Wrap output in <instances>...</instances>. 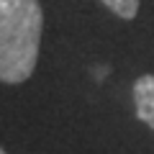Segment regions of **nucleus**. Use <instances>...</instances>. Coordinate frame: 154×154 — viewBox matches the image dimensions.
Returning a JSON list of instances; mask_svg holds the SVG:
<instances>
[{"instance_id": "obj_1", "label": "nucleus", "mask_w": 154, "mask_h": 154, "mask_svg": "<svg viewBox=\"0 0 154 154\" xmlns=\"http://www.w3.org/2000/svg\"><path fill=\"white\" fill-rule=\"evenodd\" d=\"M44 31L38 0H0V80L26 82L36 69Z\"/></svg>"}, {"instance_id": "obj_2", "label": "nucleus", "mask_w": 154, "mask_h": 154, "mask_svg": "<svg viewBox=\"0 0 154 154\" xmlns=\"http://www.w3.org/2000/svg\"><path fill=\"white\" fill-rule=\"evenodd\" d=\"M134 105L139 121L154 128V75H141L134 82Z\"/></svg>"}, {"instance_id": "obj_3", "label": "nucleus", "mask_w": 154, "mask_h": 154, "mask_svg": "<svg viewBox=\"0 0 154 154\" xmlns=\"http://www.w3.org/2000/svg\"><path fill=\"white\" fill-rule=\"evenodd\" d=\"M100 3L108 5L110 11H113L118 18H123V21H131V18H136V13H139V0H100Z\"/></svg>"}, {"instance_id": "obj_4", "label": "nucleus", "mask_w": 154, "mask_h": 154, "mask_svg": "<svg viewBox=\"0 0 154 154\" xmlns=\"http://www.w3.org/2000/svg\"><path fill=\"white\" fill-rule=\"evenodd\" d=\"M0 154H5V152H3V149H0Z\"/></svg>"}]
</instances>
